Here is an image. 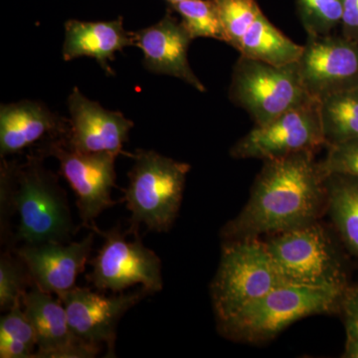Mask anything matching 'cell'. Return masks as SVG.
I'll return each instance as SVG.
<instances>
[{"label":"cell","instance_id":"cell-1","mask_svg":"<svg viewBox=\"0 0 358 358\" xmlns=\"http://www.w3.org/2000/svg\"><path fill=\"white\" fill-rule=\"evenodd\" d=\"M315 150L265 160L248 201L224 225V241L254 239L303 227L327 213V176Z\"/></svg>","mask_w":358,"mask_h":358},{"label":"cell","instance_id":"cell-2","mask_svg":"<svg viewBox=\"0 0 358 358\" xmlns=\"http://www.w3.org/2000/svg\"><path fill=\"white\" fill-rule=\"evenodd\" d=\"M45 157L36 150L20 164L2 159L0 237L6 249L18 243H68L77 233L67 193L45 166Z\"/></svg>","mask_w":358,"mask_h":358},{"label":"cell","instance_id":"cell-3","mask_svg":"<svg viewBox=\"0 0 358 358\" xmlns=\"http://www.w3.org/2000/svg\"><path fill=\"white\" fill-rule=\"evenodd\" d=\"M129 171V185L121 189L131 213L127 233L140 236L145 225L154 232H167L178 218L190 166L155 150H136Z\"/></svg>","mask_w":358,"mask_h":358},{"label":"cell","instance_id":"cell-4","mask_svg":"<svg viewBox=\"0 0 358 358\" xmlns=\"http://www.w3.org/2000/svg\"><path fill=\"white\" fill-rule=\"evenodd\" d=\"M343 296L331 289L285 285L218 324V331L238 343H265L298 320L341 312Z\"/></svg>","mask_w":358,"mask_h":358},{"label":"cell","instance_id":"cell-5","mask_svg":"<svg viewBox=\"0 0 358 358\" xmlns=\"http://www.w3.org/2000/svg\"><path fill=\"white\" fill-rule=\"evenodd\" d=\"M285 285L289 284L260 238L224 241L218 270L210 285L217 324Z\"/></svg>","mask_w":358,"mask_h":358},{"label":"cell","instance_id":"cell-6","mask_svg":"<svg viewBox=\"0 0 358 358\" xmlns=\"http://www.w3.org/2000/svg\"><path fill=\"white\" fill-rule=\"evenodd\" d=\"M265 243L288 284L341 294L350 289L343 253L320 221L271 235Z\"/></svg>","mask_w":358,"mask_h":358},{"label":"cell","instance_id":"cell-7","mask_svg":"<svg viewBox=\"0 0 358 358\" xmlns=\"http://www.w3.org/2000/svg\"><path fill=\"white\" fill-rule=\"evenodd\" d=\"M229 98L248 113L255 126L315 99L303 86L298 63L275 66L244 56L234 66Z\"/></svg>","mask_w":358,"mask_h":358},{"label":"cell","instance_id":"cell-8","mask_svg":"<svg viewBox=\"0 0 358 358\" xmlns=\"http://www.w3.org/2000/svg\"><path fill=\"white\" fill-rule=\"evenodd\" d=\"M96 234L103 238V244L89 261L93 270L86 280L96 291L122 293L140 284L150 294L162 291V261L143 244L140 236L129 241L128 233L122 232L119 225L108 231L99 229Z\"/></svg>","mask_w":358,"mask_h":358},{"label":"cell","instance_id":"cell-9","mask_svg":"<svg viewBox=\"0 0 358 358\" xmlns=\"http://www.w3.org/2000/svg\"><path fill=\"white\" fill-rule=\"evenodd\" d=\"M37 150L45 157H54L60 164V173L66 179L75 195L82 227L96 233L95 220L103 211L120 201L112 199L115 183V159L110 152H75L66 147L63 140L52 141L39 145Z\"/></svg>","mask_w":358,"mask_h":358},{"label":"cell","instance_id":"cell-10","mask_svg":"<svg viewBox=\"0 0 358 358\" xmlns=\"http://www.w3.org/2000/svg\"><path fill=\"white\" fill-rule=\"evenodd\" d=\"M326 145L320 115V101L308 102L289 110L273 121L255 126L231 148L236 159H280L287 155L317 150Z\"/></svg>","mask_w":358,"mask_h":358},{"label":"cell","instance_id":"cell-11","mask_svg":"<svg viewBox=\"0 0 358 358\" xmlns=\"http://www.w3.org/2000/svg\"><path fill=\"white\" fill-rule=\"evenodd\" d=\"M148 294L150 292L143 287L133 293L122 292L112 296L90 288L74 287L56 296L64 306L73 333L91 345L101 348L105 345V357L113 358L115 357L120 320Z\"/></svg>","mask_w":358,"mask_h":358},{"label":"cell","instance_id":"cell-12","mask_svg":"<svg viewBox=\"0 0 358 358\" xmlns=\"http://www.w3.org/2000/svg\"><path fill=\"white\" fill-rule=\"evenodd\" d=\"M296 63L303 86L317 100L358 87V42L343 35H308Z\"/></svg>","mask_w":358,"mask_h":358},{"label":"cell","instance_id":"cell-13","mask_svg":"<svg viewBox=\"0 0 358 358\" xmlns=\"http://www.w3.org/2000/svg\"><path fill=\"white\" fill-rule=\"evenodd\" d=\"M69 129L63 143L75 152L95 154L127 155L122 150L129 141L134 122L122 113L106 110L98 102L90 100L78 88L68 98Z\"/></svg>","mask_w":358,"mask_h":358},{"label":"cell","instance_id":"cell-14","mask_svg":"<svg viewBox=\"0 0 358 358\" xmlns=\"http://www.w3.org/2000/svg\"><path fill=\"white\" fill-rule=\"evenodd\" d=\"M95 234L92 231L80 242L21 245L11 250L24 261L32 286L58 296L76 287L78 277L89 264Z\"/></svg>","mask_w":358,"mask_h":358},{"label":"cell","instance_id":"cell-15","mask_svg":"<svg viewBox=\"0 0 358 358\" xmlns=\"http://www.w3.org/2000/svg\"><path fill=\"white\" fill-rule=\"evenodd\" d=\"M22 305L36 334L34 358H93L102 350L73 333L64 306L52 294L32 286Z\"/></svg>","mask_w":358,"mask_h":358},{"label":"cell","instance_id":"cell-16","mask_svg":"<svg viewBox=\"0 0 358 358\" xmlns=\"http://www.w3.org/2000/svg\"><path fill=\"white\" fill-rule=\"evenodd\" d=\"M134 46L143 53V64L155 74L182 80L197 91H206L188 62L192 38L181 21L167 13L157 24L133 32Z\"/></svg>","mask_w":358,"mask_h":358},{"label":"cell","instance_id":"cell-17","mask_svg":"<svg viewBox=\"0 0 358 358\" xmlns=\"http://www.w3.org/2000/svg\"><path fill=\"white\" fill-rule=\"evenodd\" d=\"M69 120L52 112L37 101L1 105L0 108V155L1 159L33 145L65 140Z\"/></svg>","mask_w":358,"mask_h":358},{"label":"cell","instance_id":"cell-18","mask_svg":"<svg viewBox=\"0 0 358 358\" xmlns=\"http://www.w3.org/2000/svg\"><path fill=\"white\" fill-rule=\"evenodd\" d=\"M134 45L133 32L127 31L122 17L112 21L88 22L71 20L65 23L62 55L65 61L80 57L95 59L109 75H114L109 62L115 54Z\"/></svg>","mask_w":358,"mask_h":358},{"label":"cell","instance_id":"cell-19","mask_svg":"<svg viewBox=\"0 0 358 358\" xmlns=\"http://www.w3.org/2000/svg\"><path fill=\"white\" fill-rule=\"evenodd\" d=\"M241 56L275 66L298 62L303 46L282 34L261 13L237 49Z\"/></svg>","mask_w":358,"mask_h":358},{"label":"cell","instance_id":"cell-20","mask_svg":"<svg viewBox=\"0 0 358 358\" xmlns=\"http://www.w3.org/2000/svg\"><path fill=\"white\" fill-rule=\"evenodd\" d=\"M327 192V213L346 248L358 259V178L329 174Z\"/></svg>","mask_w":358,"mask_h":358},{"label":"cell","instance_id":"cell-21","mask_svg":"<svg viewBox=\"0 0 358 358\" xmlns=\"http://www.w3.org/2000/svg\"><path fill=\"white\" fill-rule=\"evenodd\" d=\"M319 101L327 147L358 140V87L329 94Z\"/></svg>","mask_w":358,"mask_h":358},{"label":"cell","instance_id":"cell-22","mask_svg":"<svg viewBox=\"0 0 358 358\" xmlns=\"http://www.w3.org/2000/svg\"><path fill=\"white\" fill-rule=\"evenodd\" d=\"M36 348L34 327L20 301L0 320V357L34 358Z\"/></svg>","mask_w":358,"mask_h":358},{"label":"cell","instance_id":"cell-23","mask_svg":"<svg viewBox=\"0 0 358 358\" xmlns=\"http://www.w3.org/2000/svg\"><path fill=\"white\" fill-rule=\"evenodd\" d=\"M192 39L213 38L227 42L214 0H185L171 6Z\"/></svg>","mask_w":358,"mask_h":358},{"label":"cell","instance_id":"cell-24","mask_svg":"<svg viewBox=\"0 0 358 358\" xmlns=\"http://www.w3.org/2000/svg\"><path fill=\"white\" fill-rule=\"evenodd\" d=\"M32 279L24 261L13 250L6 249L0 256V310L8 312L22 301L31 289Z\"/></svg>","mask_w":358,"mask_h":358},{"label":"cell","instance_id":"cell-25","mask_svg":"<svg viewBox=\"0 0 358 358\" xmlns=\"http://www.w3.org/2000/svg\"><path fill=\"white\" fill-rule=\"evenodd\" d=\"M345 0H296L307 35H329L341 26Z\"/></svg>","mask_w":358,"mask_h":358},{"label":"cell","instance_id":"cell-26","mask_svg":"<svg viewBox=\"0 0 358 358\" xmlns=\"http://www.w3.org/2000/svg\"><path fill=\"white\" fill-rule=\"evenodd\" d=\"M227 42L226 43L239 48L242 39L262 13L256 0H214Z\"/></svg>","mask_w":358,"mask_h":358},{"label":"cell","instance_id":"cell-27","mask_svg":"<svg viewBox=\"0 0 358 358\" xmlns=\"http://www.w3.org/2000/svg\"><path fill=\"white\" fill-rule=\"evenodd\" d=\"M320 166L327 176L341 174L358 178V140L329 147Z\"/></svg>","mask_w":358,"mask_h":358},{"label":"cell","instance_id":"cell-28","mask_svg":"<svg viewBox=\"0 0 358 358\" xmlns=\"http://www.w3.org/2000/svg\"><path fill=\"white\" fill-rule=\"evenodd\" d=\"M341 312L345 317V333L358 334V286H350L346 291Z\"/></svg>","mask_w":358,"mask_h":358},{"label":"cell","instance_id":"cell-29","mask_svg":"<svg viewBox=\"0 0 358 358\" xmlns=\"http://www.w3.org/2000/svg\"><path fill=\"white\" fill-rule=\"evenodd\" d=\"M341 26V35L358 42V0H345Z\"/></svg>","mask_w":358,"mask_h":358},{"label":"cell","instance_id":"cell-30","mask_svg":"<svg viewBox=\"0 0 358 358\" xmlns=\"http://www.w3.org/2000/svg\"><path fill=\"white\" fill-rule=\"evenodd\" d=\"M345 334L346 341L343 357L358 358V334L355 333H345Z\"/></svg>","mask_w":358,"mask_h":358},{"label":"cell","instance_id":"cell-31","mask_svg":"<svg viewBox=\"0 0 358 358\" xmlns=\"http://www.w3.org/2000/svg\"><path fill=\"white\" fill-rule=\"evenodd\" d=\"M166 1L169 2L171 6H173V4L179 3V2L185 1V0H166Z\"/></svg>","mask_w":358,"mask_h":358}]
</instances>
